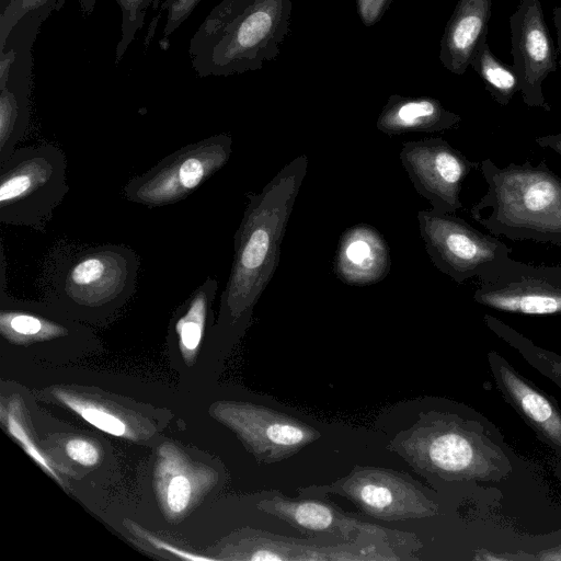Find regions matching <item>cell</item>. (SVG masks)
<instances>
[{
  "instance_id": "cell-32",
  "label": "cell",
  "mask_w": 561,
  "mask_h": 561,
  "mask_svg": "<svg viewBox=\"0 0 561 561\" xmlns=\"http://www.w3.org/2000/svg\"><path fill=\"white\" fill-rule=\"evenodd\" d=\"M536 560L561 561V546L540 552L538 556H536Z\"/></svg>"
},
{
  "instance_id": "cell-14",
  "label": "cell",
  "mask_w": 561,
  "mask_h": 561,
  "mask_svg": "<svg viewBox=\"0 0 561 561\" xmlns=\"http://www.w3.org/2000/svg\"><path fill=\"white\" fill-rule=\"evenodd\" d=\"M508 22L512 66L518 78L523 102L529 107L549 112L551 106L543 95L542 83L557 70L558 54L540 1L519 0Z\"/></svg>"
},
{
  "instance_id": "cell-16",
  "label": "cell",
  "mask_w": 561,
  "mask_h": 561,
  "mask_svg": "<svg viewBox=\"0 0 561 561\" xmlns=\"http://www.w3.org/2000/svg\"><path fill=\"white\" fill-rule=\"evenodd\" d=\"M238 425L255 456L266 463L287 459L321 437L307 423L260 405L242 409Z\"/></svg>"
},
{
  "instance_id": "cell-1",
  "label": "cell",
  "mask_w": 561,
  "mask_h": 561,
  "mask_svg": "<svg viewBox=\"0 0 561 561\" xmlns=\"http://www.w3.org/2000/svg\"><path fill=\"white\" fill-rule=\"evenodd\" d=\"M308 158L300 154L282 168L260 193H249L233 238V261L220 300V319L245 325L279 263L280 244L304 182Z\"/></svg>"
},
{
  "instance_id": "cell-5",
  "label": "cell",
  "mask_w": 561,
  "mask_h": 561,
  "mask_svg": "<svg viewBox=\"0 0 561 561\" xmlns=\"http://www.w3.org/2000/svg\"><path fill=\"white\" fill-rule=\"evenodd\" d=\"M387 448L420 474L444 481H500L512 472L508 457L483 427L454 413H420Z\"/></svg>"
},
{
  "instance_id": "cell-31",
  "label": "cell",
  "mask_w": 561,
  "mask_h": 561,
  "mask_svg": "<svg viewBox=\"0 0 561 561\" xmlns=\"http://www.w3.org/2000/svg\"><path fill=\"white\" fill-rule=\"evenodd\" d=\"M552 20L557 31V54L559 55L558 64L561 68V2L553 8Z\"/></svg>"
},
{
  "instance_id": "cell-34",
  "label": "cell",
  "mask_w": 561,
  "mask_h": 561,
  "mask_svg": "<svg viewBox=\"0 0 561 561\" xmlns=\"http://www.w3.org/2000/svg\"><path fill=\"white\" fill-rule=\"evenodd\" d=\"M164 2V0H153L151 9L153 11H157L160 9L161 4Z\"/></svg>"
},
{
  "instance_id": "cell-18",
  "label": "cell",
  "mask_w": 561,
  "mask_h": 561,
  "mask_svg": "<svg viewBox=\"0 0 561 561\" xmlns=\"http://www.w3.org/2000/svg\"><path fill=\"white\" fill-rule=\"evenodd\" d=\"M391 266L389 248L377 229L356 225L344 231L333 263L337 278L353 286L383 279Z\"/></svg>"
},
{
  "instance_id": "cell-2",
  "label": "cell",
  "mask_w": 561,
  "mask_h": 561,
  "mask_svg": "<svg viewBox=\"0 0 561 561\" xmlns=\"http://www.w3.org/2000/svg\"><path fill=\"white\" fill-rule=\"evenodd\" d=\"M293 0H222L190 39L201 78L260 70L274 60L289 30Z\"/></svg>"
},
{
  "instance_id": "cell-33",
  "label": "cell",
  "mask_w": 561,
  "mask_h": 561,
  "mask_svg": "<svg viewBox=\"0 0 561 561\" xmlns=\"http://www.w3.org/2000/svg\"><path fill=\"white\" fill-rule=\"evenodd\" d=\"M14 0H0V14L3 13Z\"/></svg>"
},
{
  "instance_id": "cell-7",
  "label": "cell",
  "mask_w": 561,
  "mask_h": 561,
  "mask_svg": "<svg viewBox=\"0 0 561 561\" xmlns=\"http://www.w3.org/2000/svg\"><path fill=\"white\" fill-rule=\"evenodd\" d=\"M299 496L350 500L364 514L387 522L432 517L438 506L425 488L408 473L393 469L356 465L330 484L298 488Z\"/></svg>"
},
{
  "instance_id": "cell-6",
  "label": "cell",
  "mask_w": 561,
  "mask_h": 561,
  "mask_svg": "<svg viewBox=\"0 0 561 561\" xmlns=\"http://www.w3.org/2000/svg\"><path fill=\"white\" fill-rule=\"evenodd\" d=\"M62 149L44 142L16 148L0 163V222L45 232L69 192Z\"/></svg>"
},
{
  "instance_id": "cell-26",
  "label": "cell",
  "mask_w": 561,
  "mask_h": 561,
  "mask_svg": "<svg viewBox=\"0 0 561 561\" xmlns=\"http://www.w3.org/2000/svg\"><path fill=\"white\" fill-rule=\"evenodd\" d=\"M50 0H14L0 14V45L4 43L14 24L28 11L36 9Z\"/></svg>"
},
{
  "instance_id": "cell-8",
  "label": "cell",
  "mask_w": 561,
  "mask_h": 561,
  "mask_svg": "<svg viewBox=\"0 0 561 561\" xmlns=\"http://www.w3.org/2000/svg\"><path fill=\"white\" fill-rule=\"evenodd\" d=\"M417 221L432 263L458 284L473 277L489 280L511 257V249L500 238L454 214L420 210Z\"/></svg>"
},
{
  "instance_id": "cell-9",
  "label": "cell",
  "mask_w": 561,
  "mask_h": 561,
  "mask_svg": "<svg viewBox=\"0 0 561 561\" xmlns=\"http://www.w3.org/2000/svg\"><path fill=\"white\" fill-rule=\"evenodd\" d=\"M232 153V137L217 134L188 144L133 176L122 192L125 199L149 208L185 199L222 169Z\"/></svg>"
},
{
  "instance_id": "cell-19",
  "label": "cell",
  "mask_w": 561,
  "mask_h": 561,
  "mask_svg": "<svg viewBox=\"0 0 561 561\" xmlns=\"http://www.w3.org/2000/svg\"><path fill=\"white\" fill-rule=\"evenodd\" d=\"M491 15L492 0H458L440 39L439 60L446 70L466 72L486 41Z\"/></svg>"
},
{
  "instance_id": "cell-11",
  "label": "cell",
  "mask_w": 561,
  "mask_h": 561,
  "mask_svg": "<svg viewBox=\"0 0 561 561\" xmlns=\"http://www.w3.org/2000/svg\"><path fill=\"white\" fill-rule=\"evenodd\" d=\"M259 507L311 537L330 536L343 541H353L363 534L379 536L390 541L411 560L417 559L412 553L423 547L414 534L363 520L357 514L343 511L325 496L289 497L276 491L271 497L261 501Z\"/></svg>"
},
{
  "instance_id": "cell-23",
  "label": "cell",
  "mask_w": 561,
  "mask_h": 561,
  "mask_svg": "<svg viewBox=\"0 0 561 561\" xmlns=\"http://www.w3.org/2000/svg\"><path fill=\"white\" fill-rule=\"evenodd\" d=\"M83 15H90L99 0H78ZM122 13L121 38L115 49V64L118 65L139 30L145 24L146 14L153 0H116Z\"/></svg>"
},
{
  "instance_id": "cell-17",
  "label": "cell",
  "mask_w": 561,
  "mask_h": 561,
  "mask_svg": "<svg viewBox=\"0 0 561 561\" xmlns=\"http://www.w3.org/2000/svg\"><path fill=\"white\" fill-rule=\"evenodd\" d=\"M490 370L506 401L539 434L561 448V410L554 400L516 371L500 354H488Z\"/></svg>"
},
{
  "instance_id": "cell-21",
  "label": "cell",
  "mask_w": 561,
  "mask_h": 561,
  "mask_svg": "<svg viewBox=\"0 0 561 561\" xmlns=\"http://www.w3.org/2000/svg\"><path fill=\"white\" fill-rule=\"evenodd\" d=\"M488 328L506 344L518 352L527 363L552 380L561 389V357L539 347L528 337L497 318L485 314Z\"/></svg>"
},
{
  "instance_id": "cell-28",
  "label": "cell",
  "mask_w": 561,
  "mask_h": 561,
  "mask_svg": "<svg viewBox=\"0 0 561 561\" xmlns=\"http://www.w3.org/2000/svg\"><path fill=\"white\" fill-rule=\"evenodd\" d=\"M66 451L68 456L84 466L95 465L99 460V451L91 443L75 438L67 443Z\"/></svg>"
},
{
  "instance_id": "cell-12",
  "label": "cell",
  "mask_w": 561,
  "mask_h": 561,
  "mask_svg": "<svg viewBox=\"0 0 561 561\" xmlns=\"http://www.w3.org/2000/svg\"><path fill=\"white\" fill-rule=\"evenodd\" d=\"M473 299L490 309L528 316L561 314V266L531 265L510 257Z\"/></svg>"
},
{
  "instance_id": "cell-13",
  "label": "cell",
  "mask_w": 561,
  "mask_h": 561,
  "mask_svg": "<svg viewBox=\"0 0 561 561\" xmlns=\"http://www.w3.org/2000/svg\"><path fill=\"white\" fill-rule=\"evenodd\" d=\"M399 158L415 191L439 214L462 207V184L480 167L439 137L404 142Z\"/></svg>"
},
{
  "instance_id": "cell-27",
  "label": "cell",
  "mask_w": 561,
  "mask_h": 561,
  "mask_svg": "<svg viewBox=\"0 0 561 561\" xmlns=\"http://www.w3.org/2000/svg\"><path fill=\"white\" fill-rule=\"evenodd\" d=\"M191 499V484L183 476L174 477L168 485L167 503L173 513L183 512Z\"/></svg>"
},
{
  "instance_id": "cell-22",
  "label": "cell",
  "mask_w": 561,
  "mask_h": 561,
  "mask_svg": "<svg viewBox=\"0 0 561 561\" xmlns=\"http://www.w3.org/2000/svg\"><path fill=\"white\" fill-rule=\"evenodd\" d=\"M470 66L500 105H507L515 93L519 92V82L513 66L502 62L492 53L486 41L478 47Z\"/></svg>"
},
{
  "instance_id": "cell-29",
  "label": "cell",
  "mask_w": 561,
  "mask_h": 561,
  "mask_svg": "<svg viewBox=\"0 0 561 561\" xmlns=\"http://www.w3.org/2000/svg\"><path fill=\"white\" fill-rule=\"evenodd\" d=\"M392 0H356L357 13L365 26L381 20Z\"/></svg>"
},
{
  "instance_id": "cell-15",
  "label": "cell",
  "mask_w": 561,
  "mask_h": 561,
  "mask_svg": "<svg viewBox=\"0 0 561 561\" xmlns=\"http://www.w3.org/2000/svg\"><path fill=\"white\" fill-rule=\"evenodd\" d=\"M244 558L250 560H353L391 561L411 560L387 539L363 534L353 541L330 536L298 539L277 534L257 531L250 540Z\"/></svg>"
},
{
  "instance_id": "cell-30",
  "label": "cell",
  "mask_w": 561,
  "mask_h": 561,
  "mask_svg": "<svg viewBox=\"0 0 561 561\" xmlns=\"http://www.w3.org/2000/svg\"><path fill=\"white\" fill-rule=\"evenodd\" d=\"M537 145L542 148H550L561 156V131L535 138Z\"/></svg>"
},
{
  "instance_id": "cell-20",
  "label": "cell",
  "mask_w": 561,
  "mask_h": 561,
  "mask_svg": "<svg viewBox=\"0 0 561 561\" xmlns=\"http://www.w3.org/2000/svg\"><path fill=\"white\" fill-rule=\"evenodd\" d=\"M460 115L448 111L433 98L390 95L377 118V129L388 136L407 133H435L454 128Z\"/></svg>"
},
{
  "instance_id": "cell-3",
  "label": "cell",
  "mask_w": 561,
  "mask_h": 561,
  "mask_svg": "<svg viewBox=\"0 0 561 561\" xmlns=\"http://www.w3.org/2000/svg\"><path fill=\"white\" fill-rule=\"evenodd\" d=\"M479 168L488 188L470 210L477 222L513 241L561 245V178L545 161Z\"/></svg>"
},
{
  "instance_id": "cell-25",
  "label": "cell",
  "mask_w": 561,
  "mask_h": 561,
  "mask_svg": "<svg viewBox=\"0 0 561 561\" xmlns=\"http://www.w3.org/2000/svg\"><path fill=\"white\" fill-rule=\"evenodd\" d=\"M71 405L81 416L93 426L114 436H122L126 432L125 424L116 416L96 408L72 403Z\"/></svg>"
},
{
  "instance_id": "cell-24",
  "label": "cell",
  "mask_w": 561,
  "mask_h": 561,
  "mask_svg": "<svg viewBox=\"0 0 561 561\" xmlns=\"http://www.w3.org/2000/svg\"><path fill=\"white\" fill-rule=\"evenodd\" d=\"M202 0H164L159 9L160 14L165 11V23L162 31L160 46L163 49L169 47L170 36L188 19Z\"/></svg>"
},
{
  "instance_id": "cell-4",
  "label": "cell",
  "mask_w": 561,
  "mask_h": 561,
  "mask_svg": "<svg viewBox=\"0 0 561 561\" xmlns=\"http://www.w3.org/2000/svg\"><path fill=\"white\" fill-rule=\"evenodd\" d=\"M138 271L139 257L127 245L60 243L47 255L38 287L53 307L98 317L133 296Z\"/></svg>"
},
{
  "instance_id": "cell-10",
  "label": "cell",
  "mask_w": 561,
  "mask_h": 561,
  "mask_svg": "<svg viewBox=\"0 0 561 561\" xmlns=\"http://www.w3.org/2000/svg\"><path fill=\"white\" fill-rule=\"evenodd\" d=\"M66 0H50L28 11L0 45V146L14 149L24 137L31 118L33 46L42 24Z\"/></svg>"
}]
</instances>
